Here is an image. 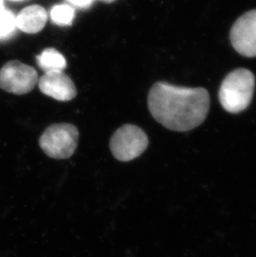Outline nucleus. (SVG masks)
<instances>
[{
    "label": "nucleus",
    "mask_w": 256,
    "mask_h": 257,
    "mask_svg": "<svg viewBox=\"0 0 256 257\" xmlns=\"http://www.w3.org/2000/svg\"><path fill=\"white\" fill-rule=\"evenodd\" d=\"M148 108L166 128L188 132L203 123L210 110V94L204 87H184L157 82L151 87Z\"/></svg>",
    "instance_id": "f257e3e1"
},
{
    "label": "nucleus",
    "mask_w": 256,
    "mask_h": 257,
    "mask_svg": "<svg viewBox=\"0 0 256 257\" xmlns=\"http://www.w3.org/2000/svg\"><path fill=\"white\" fill-rule=\"evenodd\" d=\"M255 78L251 71L237 68L222 81L219 100L223 108L230 113H239L246 109L254 95Z\"/></svg>",
    "instance_id": "f03ea898"
},
{
    "label": "nucleus",
    "mask_w": 256,
    "mask_h": 257,
    "mask_svg": "<svg viewBox=\"0 0 256 257\" xmlns=\"http://www.w3.org/2000/svg\"><path fill=\"white\" fill-rule=\"evenodd\" d=\"M79 132L73 124H53L42 134L39 146L44 153L53 159H67L75 152Z\"/></svg>",
    "instance_id": "7ed1b4c3"
},
{
    "label": "nucleus",
    "mask_w": 256,
    "mask_h": 257,
    "mask_svg": "<svg viewBox=\"0 0 256 257\" xmlns=\"http://www.w3.org/2000/svg\"><path fill=\"white\" fill-rule=\"evenodd\" d=\"M149 141L145 132L133 124L119 127L110 140L111 154L120 162H130L140 157L148 148Z\"/></svg>",
    "instance_id": "20e7f679"
},
{
    "label": "nucleus",
    "mask_w": 256,
    "mask_h": 257,
    "mask_svg": "<svg viewBox=\"0 0 256 257\" xmlns=\"http://www.w3.org/2000/svg\"><path fill=\"white\" fill-rule=\"evenodd\" d=\"M39 83V75L35 68L20 61L5 63L0 69V88L16 95L31 92Z\"/></svg>",
    "instance_id": "39448f33"
},
{
    "label": "nucleus",
    "mask_w": 256,
    "mask_h": 257,
    "mask_svg": "<svg viewBox=\"0 0 256 257\" xmlns=\"http://www.w3.org/2000/svg\"><path fill=\"white\" fill-rule=\"evenodd\" d=\"M230 39L234 50L240 55L256 57V10L244 13L234 22Z\"/></svg>",
    "instance_id": "423d86ee"
},
{
    "label": "nucleus",
    "mask_w": 256,
    "mask_h": 257,
    "mask_svg": "<svg viewBox=\"0 0 256 257\" xmlns=\"http://www.w3.org/2000/svg\"><path fill=\"white\" fill-rule=\"evenodd\" d=\"M39 87L44 94L61 102H68L77 96L75 84L63 71L44 73L39 79Z\"/></svg>",
    "instance_id": "0eeeda50"
},
{
    "label": "nucleus",
    "mask_w": 256,
    "mask_h": 257,
    "mask_svg": "<svg viewBox=\"0 0 256 257\" xmlns=\"http://www.w3.org/2000/svg\"><path fill=\"white\" fill-rule=\"evenodd\" d=\"M48 13L40 5H30L16 16L17 29L27 34H37L44 29L48 21Z\"/></svg>",
    "instance_id": "6e6552de"
},
{
    "label": "nucleus",
    "mask_w": 256,
    "mask_h": 257,
    "mask_svg": "<svg viewBox=\"0 0 256 257\" xmlns=\"http://www.w3.org/2000/svg\"><path fill=\"white\" fill-rule=\"evenodd\" d=\"M37 63L45 73L63 71L67 68V61L57 49L48 48L36 57Z\"/></svg>",
    "instance_id": "1a4fd4ad"
},
{
    "label": "nucleus",
    "mask_w": 256,
    "mask_h": 257,
    "mask_svg": "<svg viewBox=\"0 0 256 257\" xmlns=\"http://www.w3.org/2000/svg\"><path fill=\"white\" fill-rule=\"evenodd\" d=\"M16 29V16L5 8V1L0 0V41L10 39Z\"/></svg>",
    "instance_id": "9d476101"
},
{
    "label": "nucleus",
    "mask_w": 256,
    "mask_h": 257,
    "mask_svg": "<svg viewBox=\"0 0 256 257\" xmlns=\"http://www.w3.org/2000/svg\"><path fill=\"white\" fill-rule=\"evenodd\" d=\"M52 22L59 26H69L75 18V10L67 4L57 5L50 11Z\"/></svg>",
    "instance_id": "9b49d317"
},
{
    "label": "nucleus",
    "mask_w": 256,
    "mask_h": 257,
    "mask_svg": "<svg viewBox=\"0 0 256 257\" xmlns=\"http://www.w3.org/2000/svg\"><path fill=\"white\" fill-rule=\"evenodd\" d=\"M73 5H75L77 7L86 8L91 5L94 0H68Z\"/></svg>",
    "instance_id": "f8f14e48"
},
{
    "label": "nucleus",
    "mask_w": 256,
    "mask_h": 257,
    "mask_svg": "<svg viewBox=\"0 0 256 257\" xmlns=\"http://www.w3.org/2000/svg\"><path fill=\"white\" fill-rule=\"evenodd\" d=\"M101 2L105 3V4H111V3L115 2L116 0H99Z\"/></svg>",
    "instance_id": "ddd939ff"
},
{
    "label": "nucleus",
    "mask_w": 256,
    "mask_h": 257,
    "mask_svg": "<svg viewBox=\"0 0 256 257\" xmlns=\"http://www.w3.org/2000/svg\"><path fill=\"white\" fill-rule=\"evenodd\" d=\"M10 1H15V2H20V1H24V0H10Z\"/></svg>",
    "instance_id": "4468645a"
}]
</instances>
